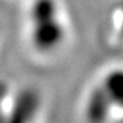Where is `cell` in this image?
Instances as JSON below:
<instances>
[{
    "label": "cell",
    "mask_w": 123,
    "mask_h": 123,
    "mask_svg": "<svg viewBox=\"0 0 123 123\" xmlns=\"http://www.w3.org/2000/svg\"><path fill=\"white\" fill-rule=\"evenodd\" d=\"M26 24L28 43L38 55H54L65 45L68 23L58 0H33Z\"/></svg>",
    "instance_id": "1"
},
{
    "label": "cell",
    "mask_w": 123,
    "mask_h": 123,
    "mask_svg": "<svg viewBox=\"0 0 123 123\" xmlns=\"http://www.w3.org/2000/svg\"><path fill=\"white\" fill-rule=\"evenodd\" d=\"M113 24L116 28L117 35L123 38V0H118L113 9Z\"/></svg>",
    "instance_id": "5"
},
{
    "label": "cell",
    "mask_w": 123,
    "mask_h": 123,
    "mask_svg": "<svg viewBox=\"0 0 123 123\" xmlns=\"http://www.w3.org/2000/svg\"><path fill=\"white\" fill-rule=\"evenodd\" d=\"M98 82L108 96L116 112L123 113V67L109 68Z\"/></svg>",
    "instance_id": "4"
},
{
    "label": "cell",
    "mask_w": 123,
    "mask_h": 123,
    "mask_svg": "<svg viewBox=\"0 0 123 123\" xmlns=\"http://www.w3.org/2000/svg\"><path fill=\"white\" fill-rule=\"evenodd\" d=\"M8 103L9 93L0 86V123H8Z\"/></svg>",
    "instance_id": "6"
},
{
    "label": "cell",
    "mask_w": 123,
    "mask_h": 123,
    "mask_svg": "<svg viewBox=\"0 0 123 123\" xmlns=\"http://www.w3.org/2000/svg\"><path fill=\"white\" fill-rule=\"evenodd\" d=\"M117 112L105 94L102 86L97 82L88 89L82 104V118L84 123H111Z\"/></svg>",
    "instance_id": "2"
},
{
    "label": "cell",
    "mask_w": 123,
    "mask_h": 123,
    "mask_svg": "<svg viewBox=\"0 0 123 123\" xmlns=\"http://www.w3.org/2000/svg\"><path fill=\"white\" fill-rule=\"evenodd\" d=\"M40 105V94L35 89H23L9 99L8 123H35Z\"/></svg>",
    "instance_id": "3"
}]
</instances>
